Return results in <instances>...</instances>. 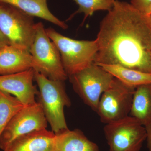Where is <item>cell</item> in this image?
<instances>
[{"label": "cell", "mask_w": 151, "mask_h": 151, "mask_svg": "<svg viewBox=\"0 0 151 151\" xmlns=\"http://www.w3.org/2000/svg\"><path fill=\"white\" fill-rule=\"evenodd\" d=\"M94 63L151 73L150 16L119 0L103 19Z\"/></svg>", "instance_id": "6da1fadb"}, {"label": "cell", "mask_w": 151, "mask_h": 151, "mask_svg": "<svg viewBox=\"0 0 151 151\" xmlns=\"http://www.w3.org/2000/svg\"><path fill=\"white\" fill-rule=\"evenodd\" d=\"M35 80L38 87L39 102L52 131L57 134L68 129L64 108L70 106L71 103L65 91L64 81L51 80L35 70Z\"/></svg>", "instance_id": "7a4b0ae2"}, {"label": "cell", "mask_w": 151, "mask_h": 151, "mask_svg": "<svg viewBox=\"0 0 151 151\" xmlns=\"http://www.w3.org/2000/svg\"><path fill=\"white\" fill-rule=\"evenodd\" d=\"M45 31L59 50L68 77L94 63L98 51L96 39L76 40L63 35L52 28H48Z\"/></svg>", "instance_id": "3957f363"}, {"label": "cell", "mask_w": 151, "mask_h": 151, "mask_svg": "<svg viewBox=\"0 0 151 151\" xmlns=\"http://www.w3.org/2000/svg\"><path fill=\"white\" fill-rule=\"evenodd\" d=\"M29 52L35 71L51 80L64 81L68 78L59 50L48 37L42 22L36 23L35 36Z\"/></svg>", "instance_id": "277c9868"}, {"label": "cell", "mask_w": 151, "mask_h": 151, "mask_svg": "<svg viewBox=\"0 0 151 151\" xmlns=\"http://www.w3.org/2000/svg\"><path fill=\"white\" fill-rule=\"evenodd\" d=\"M34 18L13 6L0 2V30L12 46L29 52L35 34Z\"/></svg>", "instance_id": "5b68a950"}, {"label": "cell", "mask_w": 151, "mask_h": 151, "mask_svg": "<svg viewBox=\"0 0 151 151\" xmlns=\"http://www.w3.org/2000/svg\"><path fill=\"white\" fill-rule=\"evenodd\" d=\"M68 78L75 92L95 111L102 94L111 86L114 79L111 74L94 63Z\"/></svg>", "instance_id": "8992f818"}, {"label": "cell", "mask_w": 151, "mask_h": 151, "mask_svg": "<svg viewBox=\"0 0 151 151\" xmlns=\"http://www.w3.org/2000/svg\"><path fill=\"white\" fill-rule=\"evenodd\" d=\"M104 131L109 151H140L147 139L145 127L130 116L106 124Z\"/></svg>", "instance_id": "52a82bcc"}, {"label": "cell", "mask_w": 151, "mask_h": 151, "mask_svg": "<svg viewBox=\"0 0 151 151\" xmlns=\"http://www.w3.org/2000/svg\"><path fill=\"white\" fill-rule=\"evenodd\" d=\"M136 88L114 78L111 86L102 94L96 112L101 122L107 124L129 116Z\"/></svg>", "instance_id": "ba28073f"}, {"label": "cell", "mask_w": 151, "mask_h": 151, "mask_svg": "<svg viewBox=\"0 0 151 151\" xmlns=\"http://www.w3.org/2000/svg\"><path fill=\"white\" fill-rule=\"evenodd\" d=\"M47 124L39 102L25 106L14 116L0 136V149L4 151L22 136L46 129Z\"/></svg>", "instance_id": "9c48e42d"}, {"label": "cell", "mask_w": 151, "mask_h": 151, "mask_svg": "<svg viewBox=\"0 0 151 151\" xmlns=\"http://www.w3.org/2000/svg\"><path fill=\"white\" fill-rule=\"evenodd\" d=\"M35 73L31 68L19 73L0 75V90L17 97L24 106L34 104L39 94L33 84Z\"/></svg>", "instance_id": "30bf717a"}, {"label": "cell", "mask_w": 151, "mask_h": 151, "mask_svg": "<svg viewBox=\"0 0 151 151\" xmlns=\"http://www.w3.org/2000/svg\"><path fill=\"white\" fill-rule=\"evenodd\" d=\"M31 68L32 58L29 51L11 45L0 48V75L19 73Z\"/></svg>", "instance_id": "8fae6325"}, {"label": "cell", "mask_w": 151, "mask_h": 151, "mask_svg": "<svg viewBox=\"0 0 151 151\" xmlns=\"http://www.w3.org/2000/svg\"><path fill=\"white\" fill-rule=\"evenodd\" d=\"M55 137L47 129L35 131L17 139L4 151H55Z\"/></svg>", "instance_id": "7c38bea8"}, {"label": "cell", "mask_w": 151, "mask_h": 151, "mask_svg": "<svg viewBox=\"0 0 151 151\" xmlns=\"http://www.w3.org/2000/svg\"><path fill=\"white\" fill-rule=\"evenodd\" d=\"M55 151H99L95 143L78 129H68L55 134Z\"/></svg>", "instance_id": "4fadbf2b"}, {"label": "cell", "mask_w": 151, "mask_h": 151, "mask_svg": "<svg viewBox=\"0 0 151 151\" xmlns=\"http://www.w3.org/2000/svg\"><path fill=\"white\" fill-rule=\"evenodd\" d=\"M48 0H0V2L13 6L26 14L51 22L63 29L68 26L54 15L47 6Z\"/></svg>", "instance_id": "5bb4252c"}, {"label": "cell", "mask_w": 151, "mask_h": 151, "mask_svg": "<svg viewBox=\"0 0 151 151\" xmlns=\"http://www.w3.org/2000/svg\"><path fill=\"white\" fill-rule=\"evenodd\" d=\"M130 116L145 127L151 122V83L136 87Z\"/></svg>", "instance_id": "9a60e30c"}, {"label": "cell", "mask_w": 151, "mask_h": 151, "mask_svg": "<svg viewBox=\"0 0 151 151\" xmlns=\"http://www.w3.org/2000/svg\"><path fill=\"white\" fill-rule=\"evenodd\" d=\"M97 65L103 68L114 78L131 87L136 88L141 85L151 83V73H145L118 65Z\"/></svg>", "instance_id": "2e32d148"}, {"label": "cell", "mask_w": 151, "mask_h": 151, "mask_svg": "<svg viewBox=\"0 0 151 151\" xmlns=\"http://www.w3.org/2000/svg\"><path fill=\"white\" fill-rule=\"evenodd\" d=\"M24 106L17 97L0 90V136L14 116Z\"/></svg>", "instance_id": "e0dca14e"}, {"label": "cell", "mask_w": 151, "mask_h": 151, "mask_svg": "<svg viewBox=\"0 0 151 151\" xmlns=\"http://www.w3.org/2000/svg\"><path fill=\"white\" fill-rule=\"evenodd\" d=\"M78 6V9L72 14L69 19L77 14L83 13L84 18L83 22L89 17L92 16L94 12L97 11L111 10L114 3L118 0H73Z\"/></svg>", "instance_id": "ac0fdd59"}, {"label": "cell", "mask_w": 151, "mask_h": 151, "mask_svg": "<svg viewBox=\"0 0 151 151\" xmlns=\"http://www.w3.org/2000/svg\"><path fill=\"white\" fill-rule=\"evenodd\" d=\"M130 4L138 10L146 14L151 6V0H131Z\"/></svg>", "instance_id": "d6986e66"}, {"label": "cell", "mask_w": 151, "mask_h": 151, "mask_svg": "<svg viewBox=\"0 0 151 151\" xmlns=\"http://www.w3.org/2000/svg\"><path fill=\"white\" fill-rule=\"evenodd\" d=\"M147 131V147L149 151H151V122L145 127Z\"/></svg>", "instance_id": "ffe728a7"}, {"label": "cell", "mask_w": 151, "mask_h": 151, "mask_svg": "<svg viewBox=\"0 0 151 151\" xmlns=\"http://www.w3.org/2000/svg\"><path fill=\"white\" fill-rule=\"evenodd\" d=\"M8 45H10L8 40L0 30V48Z\"/></svg>", "instance_id": "44dd1931"}, {"label": "cell", "mask_w": 151, "mask_h": 151, "mask_svg": "<svg viewBox=\"0 0 151 151\" xmlns=\"http://www.w3.org/2000/svg\"><path fill=\"white\" fill-rule=\"evenodd\" d=\"M146 14L150 16L151 14V6H150V8H149Z\"/></svg>", "instance_id": "7402d4cb"}, {"label": "cell", "mask_w": 151, "mask_h": 151, "mask_svg": "<svg viewBox=\"0 0 151 151\" xmlns=\"http://www.w3.org/2000/svg\"><path fill=\"white\" fill-rule=\"evenodd\" d=\"M150 16L151 19V16Z\"/></svg>", "instance_id": "603a6c76"}, {"label": "cell", "mask_w": 151, "mask_h": 151, "mask_svg": "<svg viewBox=\"0 0 151 151\" xmlns=\"http://www.w3.org/2000/svg\"><path fill=\"white\" fill-rule=\"evenodd\" d=\"M150 16H151V15H150Z\"/></svg>", "instance_id": "cb8c5ba5"}]
</instances>
